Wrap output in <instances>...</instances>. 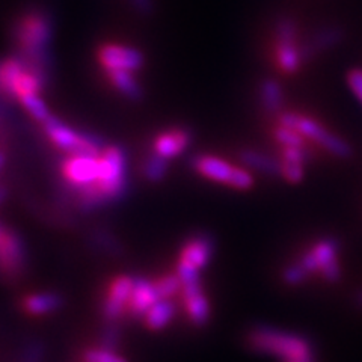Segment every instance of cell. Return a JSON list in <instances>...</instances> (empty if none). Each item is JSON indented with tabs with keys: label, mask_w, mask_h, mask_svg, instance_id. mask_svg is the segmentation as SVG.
<instances>
[{
	"label": "cell",
	"mask_w": 362,
	"mask_h": 362,
	"mask_svg": "<svg viewBox=\"0 0 362 362\" xmlns=\"http://www.w3.org/2000/svg\"><path fill=\"white\" fill-rule=\"evenodd\" d=\"M183 302H185V310L192 323H195L198 326L207 323L209 315H210V305L202 291L183 298Z\"/></svg>",
	"instance_id": "cell-22"
},
{
	"label": "cell",
	"mask_w": 362,
	"mask_h": 362,
	"mask_svg": "<svg viewBox=\"0 0 362 362\" xmlns=\"http://www.w3.org/2000/svg\"><path fill=\"white\" fill-rule=\"evenodd\" d=\"M144 175L148 181H153V183H157V181H162L169 169L168 158L156 154L154 151L145 158L144 163Z\"/></svg>",
	"instance_id": "cell-24"
},
{
	"label": "cell",
	"mask_w": 362,
	"mask_h": 362,
	"mask_svg": "<svg viewBox=\"0 0 362 362\" xmlns=\"http://www.w3.org/2000/svg\"><path fill=\"white\" fill-rule=\"evenodd\" d=\"M194 141V134L190 130L178 127L158 133L153 142V151L165 158L178 157L187 150V146Z\"/></svg>",
	"instance_id": "cell-12"
},
{
	"label": "cell",
	"mask_w": 362,
	"mask_h": 362,
	"mask_svg": "<svg viewBox=\"0 0 362 362\" xmlns=\"http://www.w3.org/2000/svg\"><path fill=\"white\" fill-rule=\"evenodd\" d=\"M308 278V274L307 270H305L300 263H294L291 266H288L286 270H284V281L287 282V284L290 286H298L300 284L302 281H305Z\"/></svg>",
	"instance_id": "cell-32"
},
{
	"label": "cell",
	"mask_w": 362,
	"mask_h": 362,
	"mask_svg": "<svg viewBox=\"0 0 362 362\" xmlns=\"http://www.w3.org/2000/svg\"><path fill=\"white\" fill-rule=\"evenodd\" d=\"M5 165H6V154L2 148H0V174H2V171L5 169Z\"/></svg>",
	"instance_id": "cell-36"
},
{
	"label": "cell",
	"mask_w": 362,
	"mask_h": 362,
	"mask_svg": "<svg viewBox=\"0 0 362 362\" xmlns=\"http://www.w3.org/2000/svg\"><path fill=\"white\" fill-rule=\"evenodd\" d=\"M122 338L124 331L121 322H105V326L98 334V347L117 352L122 344Z\"/></svg>",
	"instance_id": "cell-23"
},
{
	"label": "cell",
	"mask_w": 362,
	"mask_h": 362,
	"mask_svg": "<svg viewBox=\"0 0 362 362\" xmlns=\"http://www.w3.org/2000/svg\"><path fill=\"white\" fill-rule=\"evenodd\" d=\"M240 160L246 168L254 169L257 173L272 177L281 175L282 163H279L275 157H272L269 154L259 153L255 150H243L240 153Z\"/></svg>",
	"instance_id": "cell-19"
},
{
	"label": "cell",
	"mask_w": 362,
	"mask_h": 362,
	"mask_svg": "<svg viewBox=\"0 0 362 362\" xmlns=\"http://www.w3.org/2000/svg\"><path fill=\"white\" fill-rule=\"evenodd\" d=\"M213 251L214 245L210 237L207 234H198L192 237L189 242H186L183 249H181L180 262L201 270L209 264Z\"/></svg>",
	"instance_id": "cell-13"
},
{
	"label": "cell",
	"mask_w": 362,
	"mask_h": 362,
	"mask_svg": "<svg viewBox=\"0 0 362 362\" xmlns=\"http://www.w3.org/2000/svg\"><path fill=\"white\" fill-rule=\"evenodd\" d=\"M83 362H127V359L112 350L95 347L86 350L83 354Z\"/></svg>",
	"instance_id": "cell-30"
},
{
	"label": "cell",
	"mask_w": 362,
	"mask_h": 362,
	"mask_svg": "<svg viewBox=\"0 0 362 362\" xmlns=\"http://www.w3.org/2000/svg\"><path fill=\"white\" fill-rule=\"evenodd\" d=\"M281 175L284 177L288 183L298 185L303 180V165L294 162H282Z\"/></svg>",
	"instance_id": "cell-31"
},
{
	"label": "cell",
	"mask_w": 362,
	"mask_h": 362,
	"mask_svg": "<svg viewBox=\"0 0 362 362\" xmlns=\"http://www.w3.org/2000/svg\"><path fill=\"white\" fill-rule=\"evenodd\" d=\"M134 286V276L121 275L113 279L101 303L105 322H121L127 315V305Z\"/></svg>",
	"instance_id": "cell-10"
},
{
	"label": "cell",
	"mask_w": 362,
	"mask_h": 362,
	"mask_svg": "<svg viewBox=\"0 0 362 362\" xmlns=\"http://www.w3.org/2000/svg\"><path fill=\"white\" fill-rule=\"evenodd\" d=\"M133 4L141 11V13H150V11L153 9L151 0H133Z\"/></svg>",
	"instance_id": "cell-35"
},
{
	"label": "cell",
	"mask_w": 362,
	"mask_h": 362,
	"mask_svg": "<svg viewBox=\"0 0 362 362\" xmlns=\"http://www.w3.org/2000/svg\"><path fill=\"white\" fill-rule=\"evenodd\" d=\"M6 198H8V189H6V186L0 185V204H2Z\"/></svg>",
	"instance_id": "cell-37"
},
{
	"label": "cell",
	"mask_w": 362,
	"mask_h": 362,
	"mask_svg": "<svg viewBox=\"0 0 362 362\" xmlns=\"http://www.w3.org/2000/svg\"><path fill=\"white\" fill-rule=\"evenodd\" d=\"M282 157H284V160L282 162H294V163L303 165V162L307 160L308 153L305 150V146H284Z\"/></svg>",
	"instance_id": "cell-33"
},
{
	"label": "cell",
	"mask_w": 362,
	"mask_h": 362,
	"mask_svg": "<svg viewBox=\"0 0 362 362\" xmlns=\"http://www.w3.org/2000/svg\"><path fill=\"white\" fill-rule=\"evenodd\" d=\"M90 242H93L97 246V249H100V251L103 252L113 254V255H119L122 252L119 242L106 231H95L93 235H90Z\"/></svg>",
	"instance_id": "cell-28"
},
{
	"label": "cell",
	"mask_w": 362,
	"mask_h": 362,
	"mask_svg": "<svg viewBox=\"0 0 362 362\" xmlns=\"http://www.w3.org/2000/svg\"><path fill=\"white\" fill-rule=\"evenodd\" d=\"M26 247L21 237L8 230L0 239V275L8 279H20L26 270Z\"/></svg>",
	"instance_id": "cell-8"
},
{
	"label": "cell",
	"mask_w": 362,
	"mask_h": 362,
	"mask_svg": "<svg viewBox=\"0 0 362 362\" xmlns=\"http://www.w3.org/2000/svg\"><path fill=\"white\" fill-rule=\"evenodd\" d=\"M249 343L258 352L274 355L284 362H313L314 359L307 339L272 327H257L249 335Z\"/></svg>",
	"instance_id": "cell-2"
},
{
	"label": "cell",
	"mask_w": 362,
	"mask_h": 362,
	"mask_svg": "<svg viewBox=\"0 0 362 362\" xmlns=\"http://www.w3.org/2000/svg\"><path fill=\"white\" fill-rule=\"evenodd\" d=\"M98 157L94 154H66L61 163L62 178L76 192L94 186L98 178Z\"/></svg>",
	"instance_id": "cell-5"
},
{
	"label": "cell",
	"mask_w": 362,
	"mask_h": 362,
	"mask_svg": "<svg viewBox=\"0 0 362 362\" xmlns=\"http://www.w3.org/2000/svg\"><path fill=\"white\" fill-rule=\"evenodd\" d=\"M97 58L105 71L122 70V71H139L144 66V54L134 47L124 44L106 42L97 52Z\"/></svg>",
	"instance_id": "cell-9"
},
{
	"label": "cell",
	"mask_w": 362,
	"mask_h": 362,
	"mask_svg": "<svg viewBox=\"0 0 362 362\" xmlns=\"http://www.w3.org/2000/svg\"><path fill=\"white\" fill-rule=\"evenodd\" d=\"M298 26L290 17L279 18L276 25V59L284 73H296L302 65V53L296 44Z\"/></svg>",
	"instance_id": "cell-6"
},
{
	"label": "cell",
	"mask_w": 362,
	"mask_h": 362,
	"mask_svg": "<svg viewBox=\"0 0 362 362\" xmlns=\"http://www.w3.org/2000/svg\"><path fill=\"white\" fill-rule=\"evenodd\" d=\"M343 38H344L343 29H339L337 26H329V28H323L320 30H317L300 49L302 59L311 61L314 56H317L319 53L335 47V45H338L343 41Z\"/></svg>",
	"instance_id": "cell-15"
},
{
	"label": "cell",
	"mask_w": 362,
	"mask_h": 362,
	"mask_svg": "<svg viewBox=\"0 0 362 362\" xmlns=\"http://www.w3.org/2000/svg\"><path fill=\"white\" fill-rule=\"evenodd\" d=\"M154 286L157 288L160 299H171L175 294L181 293V281L177 274L174 275H163L160 278L154 279Z\"/></svg>",
	"instance_id": "cell-27"
},
{
	"label": "cell",
	"mask_w": 362,
	"mask_h": 362,
	"mask_svg": "<svg viewBox=\"0 0 362 362\" xmlns=\"http://www.w3.org/2000/svg\"><path fill=\"white\" fill-rule=\"evenodd\" d=\"M5 231H6V228H5V226H4L2 223H0V239H2V235H4Z\"/></svg>",
	"instance_id": "cell-38"
},
{
	"label": "cell",
	"mask_w": 362,
	"mask_h": 362,
	"mask_svg": "<svg viewBox=\"0 0 362 362\" xmlns=\"http://www.w3.org/2000/svg\"><path fill=\"white\" fill-rule=\"evenodd\" d=\"M64 298L56 291L32 293L21 300V310L29 315H49L64 307Z\"/></svg>",
	"instance_id": "cell-16"
},
{
	"label": "cell",
	"mask_w": 362,
	"mask_h": 362,
	"mask_svg": "<svg viewBox=\"0 0 362 362\" xmlns=\"http://www.w3.org/2000/svg\"><path fill=\"white\" fill-rule=\"evenodd\" d=\"M98 178L95 190L105 204L117 201L127 186V158L118 145H107L98 157Z\"/></svg>",
	"instance_id": "cell-3"
},
{
	"label": "cell",
	"mask_w": 362,
	"mask_h": 362,
	"mask_svg": "<svg viewBox=\"0 0 362 362\" xmlns=\"http://www.w3.org/2000/svg\"><path fill=\"white\" fill-rule=\"evenodd\" d=\"M361 302H362V296H361Z\"/></svg>",
	"instance_id": "cell-39"
},
{
	"label": "cell",
	"mask_w": 362,
	"mask_h": 362,
	"mask_svg": "<svg viewBox=\"0 0 362 362\" xmlns=\"http://www.w3.org/2000/svg\"><path fill=\"white\" fill-rule=\"evenodd\" d=\"M275 138L282 146H305V138L294 129L281 126L275 130Z\"/></svg>",
	"instance_id": "cell-29"
},
{
	"label": "cell",
	"mask_w": 362,
	"mask_h": 362,
	"mask_svg": "<svg viewBox=\"0 0 362 362\" xmlns=\"http://www.w3.org/2000/svg\"><path fill=\"white\" fill-rule=\"evenodd\" d=\"M18 101L21 103V106L28 110L29 115L41 124L52 115L47 105L44 103V100L40 97V94L23 95L18 98Z\"/></svg>",
	"instance_id": "cell-25"
},
{
	"label": "cell",
	"mask_w": 362,
	"mask_h": 362,
	"mask_svg": "<svg viewBox=\"0 0 362 362\" xmlns=\"http://www.w3.org/2000/svg\"><path fill=\"white\" fill-rule=\"evenodd\" d=\"M347 82L350 89L362 103V70H352L347 76Z\"/></svg>",
	"instance_id": "cell-34"
},
{
	"label": "cell",
	"mask_w": 362,
	"mask_h": 362,
	"mask_svg": "<svg viewBox=\"0 0 362 362\" xmlns=\"http://www.w3.org/2000/svg\"><path fill=\"white\" fill-rule=\"evenodd\" d=\"M338 242L335 239H323L317 242L310 251L305 254L299 263L307 270V274L320 272L327 281H337L339 278V266L337 262Z\"/></svg>",
	"instance_id": "cell-7"
},
{
	"label": "cell",
	"mask_w": 362,
	"mask_h": 362,
	"mask_svg": "<svg viewBox=\"0 0 362 362\" xmlns=\"http://www.w3.org/2000/svg\"><path fill=\"white\" fill-rule=\"evenodd\" d=\"M279 124L298 130L305 139L317 142L325 150L339 158H347L352 154V148H350V145L344 139L338 138L332 132L325 129L320 122H317L310 117L299 115V113L293 112H284L279 115Z\"/></svg>",
	"instance_id": "cell-4"
},
{
	"label": "cell",
	"mask_w": 362,
	"mask_h": 362,
	"mask_svg": "<svg viewBox=\"0 0 362 362\" xmlns=\"http://www.w3.org/2000/svg\"><path fill=\"white\" fill-rule=\"evenodd\" d=\"M28 70V64L20 56L5 59L0 64V90L8 97H14V89L18 77Z\"/></svg>",
	"instance_id": "cell-17"
},
{
	"label": "cell",
	"mask_w": 362,
	"mask_h": 362,
	"mask_svg": "<svg viewBox=\"0 0 362 362\" xmlns=\"http://www.w3.org/2000/svg\"><path fill=\"white\" fill-rule=\"evenodd\" d=\"M158 300H160V296H158L154 281L144 276H134V286L127 305L126 317L130 320H144L146 313Z\"/></svg>",
	"instance_id": "cell-11"
},
{
	"label": "cell",
	"mask_w": 362,
	"mask_h": 362,
	"mask_svg": "<svg viewBox=\"0 0 362 362\" xmlns=\"http://www.w3.org/2000/svg\"><path fill=\"white\" fill-rule=\"evenodd\" d=\"M14 38L23 58L30 70L47 77L49 70V42L52 25L49 16L40 11L23 14L14 26Z\"/></svg>",
	"instance_id": "cell-1"
},
{
	"label": "cell",
	"mask_w": 362,
	"mask_h": 362,
	"mask_svg": "<svg viewBox=\"0 0 362 362\" xmlns=\"http://www.w3.org/2000/svg\"><path fill=\"white\" fill-rule=\"evenodd\" d=\"M177 307L171 299H160L144 317V323L151 331H160L174 320Z\"/></svg>",
	"instance_id": "cell-18"
},
{
	"label": "cell",
	"mask_w": 362,
	"mask_h": 362,
	"mask_svg": "<svg viewBox=\"0 0 362 362\" xmlns=\"http://www.w3.org/2000/svg\"><path fill=\"white\" fill-rule=\"evenodd\" d=\"M106 74H107L109 83L115 88L121 95L132 100H138L142 97L144 90L132 71L113 70V71H106Z\"/></svg>",
	"instance_id": "cell-20"
},
{
	"label": "cell",
	"mask_w": 362,
	"mask_h": 362,
	"mask_svg": "<svg viewBox=\"0 0 362 362\" xmlns=\"http://www.w3.org/2000/svg\"><path fill=\"white\" fill-rule=\"evenodd\" d=\"M259 100H262L263 107L270 112L276 113L281 110L282 103H284V93L278 81L275 78H266L259 85Z\"/></svg>",
	"instance_id": "cell-21"
},
{
	"label": "cell",
	"mask_w": 362,
	"mask_h": 362,
	"mask_svg": "<svg viewBox=\"0 0 362 362\" xmlns=\"http://www.w3.org/2000/svg\"><path fill=\"white\" fill-rule=\"evenodd\" d=\"M45 352H47V347L42 339L32 338L23 346L16 362H44Z\"/></svg>",
	"instance_id": "cell-26"
},
{
	"label": "cell",
	"mask_w": 362,
	"mask_h": 362,
	"mask_svg": "<svg viewBox=\"0 0 362 362\" xmlns=\"http://www.w3.org/2000/svg\"><path fill=\"white\" fill-rule=\"evenodd\" d=\"M194 168L202 177L223 185H231L237 171L235 166L216 156H198L194 160Z\"/></svg>",
	"instance_id": "cell-14"
}]
</instances>
